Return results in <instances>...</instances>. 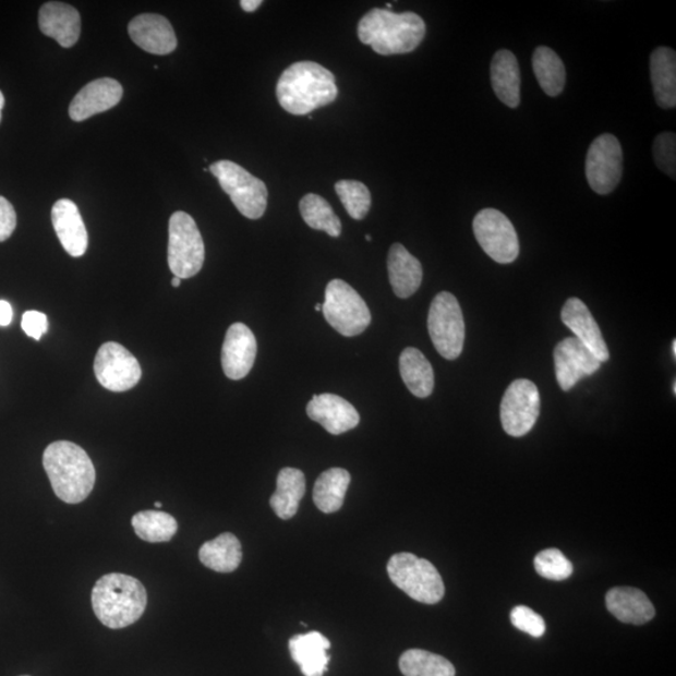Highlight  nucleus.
Returning <instances> with one entry per match:
<instances>
[{
  "instance_id": "34",
  "label": "nucleus",
  "mask_w": 676,
  "mask_h": 676,
  "mask_svg": "<svg viewBox=\"0 0 676 676\" xmlns=\"http://www.w3.org/2000/svg\"><path fill=\"white\" fill-rule=\"evenodd\" d=\"M405 676H455V666L442 655L421 649H410L400 657Z\"/></svg>"
},
{
  "instance_id": "44",
  "label": "nucleus",
  "mask_w": 676,
  "mask_h": 676,
  "mask_svg": "<svg viewBox=\"0 0 676 676\" xmlns=\"http://www.w3.org/2000/svg\"><path fill=\"white\" fill-rule=\"evenodd\" d=\"M181 283H182L181 278H179V277H173V280H172V286H173V287H180V286H181Z\"/></svg>"
},
{
  "instance_id": "4",
  "label": "nucleus",
  "mask_w": 676,
  "mask_h": 676,
  "mask_svg": "<svg viewBox=\"0 0 676 676\" xmlns=\"http://www.w3.org/2000/svg\"><path fill=\"white\" fill-rule=\"evenodd\" d=\"M44 467L55 494L67 504H80L96 484V469L88 454L71 442L50 444Z\"/></svg>"
},
{
  "instance_id": "46",
  "label": "nucleus",
  "mask_w": 676,
  "mask_h": 676,
  "mask_svg": "<svg viewBox=\"0 0 676 676\" xmlns=\"http://www.w3.org/2000/svg\"><path fill=\"white\" fill-rule=\"evenodd\" d=\"M673 354H674V359L676 358V341H673Z\"/></svg>"
},
{
  "instance_id": "6",
  "label": "nucleus",
  "mask_w": 676,
  "mask_h": 676,
  "mask_svg": "<svg viewBox=\"0 0 676 676\" xmlns=\"http://www.w3.org/2000/svg\"><path fill=\"white\" fill-rule=\"evenodd\" d=\"M168 266L174 277L196 276L205 264L206 251L194 219L185 213H176L168 227Z\"/></svg>"
},
{
  "instance_id": "38",
  "label": "nucleus",
  "mask_w": 676,
  "mask_h": 676,
  "mask_svg": "<svg viewBox=\"0 0 676 676\" xmlns=\"http://www.w3.org/2000/svg\"><path fill=\"white\" fill-rule=\"evenodd\" d=\"M510 619L515 628L529 633L532 638H541L546 631L543 616H540L528 606H515L511 611Z\"/></svg>"
},
{
  "instance_id": "5",
  "label": "nucleus",
  "mask_w": 676,
  "mask_h": 676,
  "mask_svg": "<svg viewBox=\"0 0 676 676\" xmlns=\"http://www.w3.org/2000/svg\"><path fill=\"white\" fill-rule=\"evenodd\" d=\"M394 584L422 604H437L445 595L442 575L433 564L410 553L395 554L387 564Z\"/></svg>"
},
{
  "instance_id": "26",
  "label": "nucleus",
  "mask_w": 676,
  "mask_h": 676,
  "mask_svg": "<svg viewBox=\"0 0 676 676\" xmlns=\"http://www.w3.org/2000/svg\"><path fill=\"white\" fill-rule=\"evenodd\" d=\"M650 77H652L656 104L664 109L676 106V53L667 47H659L650 56Z\"/></svg>"
},
{
  "instance_id": "24",
  "label": "nucleus",
  "mask_w": 676,
  "mask_h": 676,
  "mask_svg": "<svg viewBox=\"0 0 676 676\" xmlns=\"http://www.w3.org/2000/svg\"><path fill=\"white\" fill-rule=\"evenodd\" d=\"M388 278L397 298L409 299L420 289L422 266L401 243L393 244L387 257Z\"/></svg>"
},
{
  "instance_id": "11",
  "label": "nucleus",
  "mask_w": 676,
  "mask_h": 676,
  "mask_svg": "<svg viewBox=\"0 0 676 676\" xmlns=\"http://www.w3.org/2000/svg\"><path fill=\"white\" fill-rule=\"evenodd\" d=\"M539 388L530 379L514 382L503 397L500 405L502 424L507 435L522 437L535 426L540 415Z\"/></svg>"
},
{
  "instance_id": "20",
  "label": "nucleus",
  "mask_w": 676,
  "mask_h": 676,
  "mask_svg": "<svg viewBox=\"0 0 676 676\" xmlns=\"http://www.w3.org/2000/svg\"><path fill=\"white\" fill-rule=\"evenodd\" d=\"M55 231L68 255L82 257L88 249V232L77 205L71 200H59L52 208Z\"/></svg>"
},
{
  "instance_id": "18",
  "label": "nucleus",
  "mask_w": 676,
  "mask_h": 676,
  "mask_svg": "<svg viewBox=\"0 0 676 676\" xmlns=\"http://www.w3.org/2000/svg\"><path fill=\"white\" fill-rule=\"evenodd\" d=\"M129 33L135 46L152 55L166 56L177 48L174 29L164 15L135 16L129 25Z\"/></svg>"
},
{
  "instance_id": "27",
  "label": "nucleus",
  "mask_w": 676,
  "mask_h": 676,
  "mask_svg": "<svg viewBox=\"0 0 676 676\" xmlns=\"http://www.w3.org/2000/svg\"><path fill=\"white\" fill-rule=\"evenodd\" d=\"M306 493V478L299 469L285 468L278 473L276 492L269 498L278 518L290 520L299 511L302 497Z\"/></svg>"
},
{
  "instance_id": "14",
  "label": "nucleus",
  "mask_w": 676,
  "mask_h": 676,
  "mask_svg": "<svg viewBox=\"0 0 676 676\" xmlns=\"http://www.w3.org/2000/svg\"><path fill=\"white\" fill-rule=\"evenodd\" d=\"M554 362L557 384L563 391H570L580 379L594 375L602 367L595 354L575 337L556 345Z\"/></svg>"
},
{
  "instance_id": "3",
  "label": "nucleus",
  "mask_w": 676,
  "mask_h": 676,
  "mask_svg": "<svg viewBox=\"0 0 676 676\" xmlns=\"http://www.w3.org/2000/svg\"><path fill=\"white\" fill-rule=\"evenodd\" d=\"M92 606L99 621L109 629H123L138 621L147 607L142 582L125 574H107L92 591Z\"/></svg>"
},
{
  "instance_id": "35",
  "label": "nucleus",
  "mask_w": 676,
  "mask_h": 676,
  "mask_svg": "<svg viewBox=\"0 0 676 676\" xmlns=\"http://www.w3.org/2000/svg\"><path fill=\"white\" fill-rule=\"evenodd\" d=\"M335 190L348 214L353 218L363 219L371 208V193L365 184L359 181L342 180L337 182Z\"/></svg>"
},
{
  "instance_id": "13",
  "label": "nucleus",
  "mask_w": 676,
  "mask_h": 676,
  "mask_svg": "<svg viewBox=\"0 0 676 676\" xmlns=\"http://www.w3.org/2000/svg\"><path fill=\"white\" fill-rule=\"evenodd\" d=\"M95 374L107 390L124 393L140 383L142 369L138 360L122 345L107 342L96 354Z\"/></svg>"
},
{
  "instance_id": "45",
  "label": "nucleus",
  "mask_w": 676,
  "mask_h": 676,
  "mask_svg": "<svg viewBox=\"0 0 676 676\" xmlns=\"http://www.w3.org/2000/svg\"><path fill=\"white\" fill-rule=\"evenodd\" d=\"M315 311L323 312V303H317L315 306Z\"/></svg>"
},
{
  "instance_id": "25",
  "label": "nucleus",
  "mask_w": 676,
  "mask_h": 676,
  "mask_svg": "<svg viewBox=\"0 0 676 676\" xmlns=\"http://www.w3.org/2000/svg\"><path fill=\"white\" fill-rule=\"evenodd\" d=\"M490 79L495 95L509 108L520 105V68L517 57L510 50L502 49L495 53L490 65Z\"/></svg>"
},
{
  "instance_id": "41",
  "label": "nucleus",
  "mask_w": 676,
  "mask_h": 676,
  "mask_svg": "<svg viewBox=\"0 0 676 676\" xmlns=\"http://www.w3.org/2000/svg\"><path fill=\"white\" fill-rule=\"evenodd\" d=\"M13 309L10 302L0 300V327H7L12 324Z\"/></svg>"
},
{
  "instance_id": "32",
  "label": "nucleus",
  "mask_w": 676,
  "mask_h": 676,
  "mask_svg": "<svg viewBox=\"0 0 676 676\" xmlns=\"http://www.w3.org/2000/svg\"><path fill=\"white\" fill-rule=\"evenodd\" d=\"M135 534L147 543H167L179 530V523L172 515L157 510L135 514L132 519Z\"/></svg>"
},
{
  "instance_id": "9",
  "label": "nucleus",
  "mask_w": 676,
  "mask_h": 676,
  "mask_svg": "<svg viewBox=\"0 0 676 676\" xmlns=\"http://www.w3.org/2000/svg\"><path fill=\"white\" fill-rule=\"evenodd\" d=\"M427 327L436 351L446 360H456L463 350L464 323L458 299L442 292L431 302Z\"/></svg>"
},
{
  "instance_id": "36",
  "label": "nucleus",
  "mask_w": 676,
  "mask_h": 676,
  "mask_svg": "<svg viewBox=\"0 0 676 676\" xmlns=\"http://www.w3.org/2000/svg\"><path fill=\"white\" fill-rule=\"evenodd\" d=\"M534 565L540 577L547 580H566L571 577L574 571L571 562L557 548H546V551L539 553Z\"/></svg>"
},
{
  "instance_id": "1",
  "label": "nucleus",
  "mask_w": 676,
  "mask_h": 676,
  "mask_svg": "<svg viewBox=\"0 0 676 676\" xmlns=\"http://www.w3.org/2000/svg\"><path fill=\"white\" fill-rule=\"evenodd\" d=\"M277 99L285 111L306 116L338 96L333 72L315 62L293 63L277 82Z\"/></svg>"
},
{
  "instance_id": "31",
  "label": "nucleus",
  "mask_w": 676,
  "mask_h": 676,
  "mask_svg": "<svg viewBox=\"0 0 676 676\" xmlns=\"http://www.w3.org/2000/svg\"><path fill=\"white\" fill-rule=\"evenodd\" d=\"M532 70L547 96L556 97L563 93L566 83L565 65L552 48L540 46L535 49Z\"/></svg>"
},
{
  "instance_id": "2",
  "label": "nucleus",
  "mask_w": 676,
  "mask_h": 676,
  "mask_svg": "<svg viewBox=\"0 0 676 676\" xmlns=\"http://www.w3.org/2000/svg\"><path fill=\"white\" fill-rule=\"evenodd\" d=\"M363 45L382 56L405 55L415 50L426 36V24L412 12L394 13L374 8L362 16L358 27Z\"/></svg>"
},
{
  "instance_id": "17",
  "label": "nucleus",
  "mask_w": 676,
  "mask_h": 676,
  "mask_svg": "<svg viewBox=\"0 0 676 676\" xmlns=\"http://www.w3.org/2000/svg\"><path fill=\"white\" fill-rule=\"evenodd\" d=\"M123 97L121 83L113 79H100L84 86L72 100L70 116L82 122L104 113L120 104Z\"/></svg>"
},
{
  "instance_id": "30",
  "label": "nucleus",
  "mask_w": 676,
  "mask_h": 676,
  "mask_svg": "<svg viewBox=\"0 0 676 676\" xmlns=\"http://www.w3.org/2000/svg\"><path fill=\"white\" fill-rule=\"evenodd\" d=\"M350 483L348 470L334 468L321 473L314 487V502L318 510L325 514L340 510Z\"/></svg>"
},
{
  "instance_id": "47",
  "label": "nucleus",
  "mask_w": 676,
  "mask_h": 676,
  "mask_svg": "<svg viewBox=\"0 0 676 676\" xmlns=\"http://www.w3.org/2000/svg\"><path fill=\"white\" fill-rule=\"evenodd\" d=\"M366 241L371 242L372 241V237L370 234H366L365 237Z\"/></svg>"
},
{
  "instance_id": "37",
  "label": "nucleus",
  "mask_w": 676,
  "mask_h": 676,
  "mask_svg": "<svg viewBox=\"0 0 676 676\" xmlns=\"http://www.w3.org/2000/svg\"><path fill=\"white\" fill-rule=\"evenodd\" d=\"M653 154L655 164L661 171L675 180L676 174V137L675 133L664 132L654 141Z\"/></svg>"
},
{
  "instance_id": "39",
  "label": "nucleus",
  "mask_w": 676,
  "mask_h": 676,
  "mask_svg": "<svg viewBox=\"0 0 676 676\" xmlns=\"http://www.w3.org/2000/svg\"><path fill=\"white\" fill-rule=\"evenodd\" d=\"M22 328L25 334L39 341L48 333V318L39 311H27L22 318Z\"/></svg>"
},
{
  "instance_id": "40",
  "label": "nucleus",
  "mask_w": 676,
  "mask_h": 676,
  "mask_svg": "<svg viewBox=\"0 0 676 676\" xmlns=\"http://www.w3.org/2000/svg\"><path fill=\"white\" fill-rule=\"evenodd\" d=\"M16 227V214L12 203L0 196V242H4L13 234Z\"/></svg>"
},
{
  "instance_id": "28",
  "label": "nucleus",
  "mask_w": 676,
  "mask_h": 676,
  "mask_svg": "<svg viewBox=\"0 0 676 676\" xmlns=\"http://www.w3.org/2000/svg\"><path fill=\"white\" fill-rule=\"evenodd\" d=\"M400 374L409 391L426 399L434 393L435 375L425 354L415 348L405 349L400 357Z\"/></svg>"
},
{
  "instance_id": "16",
  "label": "nucleus",
  "mask_w": 676,
  "mask_h": 676,
  "mask_svg": "<svg viewBox=\"0 0 676 676\" xmlns=\"http://www.w3.org/2000/svg\"><path fill=\"white\" fill-rule=\"evenodd\" d=\"M306 411L312 421L318 422L331 435H342L360 424L353 405L333 394L314 395Z\"/></svg>"
},
{
  "instance_id": "33",
  "label": "nucleus",
  "mask_w": 676,
  "mask_h": 676,
  "mask_svg": "<svg viewBox=\"0 0 676 676\" xmlns=\"http://www.w3.org/2000/svg\"><path fill=\"white\" fill-rule=\"evenodd\" d=\"M300 213L303 221L312 230L324 231L331 237H340L342 231L340 218L336 216L331 205L318 194H306L300 202Z\"/></svg>"
},
{
  "instance_id": "10",
  "label": "nucleus",
  "mask_w": 676,
  "mask_h": 676,
  "mask_svg": "<svg viewBox=\"0 0 676 676\" xmlns=\"http://www.w3.org/2000/svg\"><path fill=\"white\" fill-rule=\"evenodd\" d=\"M473 233L476 240L497 264H512L519 257L520 243L509 218L500 210L485 208L473 218Z\"/></svg>"
},
{
  "instance_id": "43",
  "label": "nucleus",
  "mask_w": 676,
  "mask_h": 676,
  "mask_svg": "<svg viewBox=\"0 0 676 676\" xmlns=\"http://www.w3.org/2000/svg\"><path fill=\"white\" fill-rule=\"evenodd\" d=\"M4 105H5V98H4L2 90H0V122H2V112H3Z\"/></svg>"
},
{
  "instance_id": "7",
  "label": "nucleus",
  "mask_w": 676,
  "mask_h": 676,
  "mask_svg": "<svg viewBox=\"0 0 676 676\" xmlns=\"http://www.w3.org/2000/svg\"><path fill=\"white\" fill-rule=\"evenodd\" d=\"M209 171L216 177L242 216L259 219L265 215L268 191L264 181L231 160H218L210 165Z\"/></svg>"
},
{
  "instance_id": "15",
  "label": "nucleus",
  "mask_w": 676,
  "mask_h": 676,
  "mask_svg": "<svg viewBox=\"0 0 676 676\" xmlns=\"http://www.w3.org/2000/svg\"><path fill=\"white\" fill-rule=\"evenodd\" d=\"M257 357L255 335L244 324H233L225 337L222 348V369L225 375L239 382L246 377Z\"/></svg>"
},
{
  "instance_id": "19",
  "label": "nucleus",
  "mask_w": 676,
  "mask_h": 676,
  "mask_svg": "<svg viewBox=\"0 0 676 676\" xmlns=\"http://www.w3.org/2000/svg\"><path fill=\"white\" fill-rule=\"evenodd\" d=\"M562 321L575 338L587 346L600 362L603 363L611 359L602 331L584 302L577 298L566 301L562 311Z\"/></svg>"
},
{
  "instance_id": "23",
  "label": "nucleus",
  "mask_w": 676,
  "mask_h": 676,
  "mask_svg": "<svg viewBox=\"0 0 676 676\" xmlns=\"http://www.w3.org/2000/svg\"><path fill=\"white\" fill-rule=\"evenodd\" d=\"M290 653L304 676H323L327 672L331 642L318 631L299 633L290 639Z\"/></svg>"
},
{
  "instance_id": "29",
  "label": "nucleus",
  "mask_w": 676,
  "mask_h": 676,
  "mask_svg": "<svg viewBox=\"0 0 676 676\" xmlns=\"http://www.w3.org/2000/svg\"><path fill=\"white\" fill-rule=\"evenodd\" d=\"M200 560L217 572H233L242 562V545L231 532L207 541L200 548Z\"/></svg>"
},
{
  "instance_id": "8",
  "label": "nucleus",
  "mask_w": 676,
  "mask_h": 676,
  "mask_svg": "<svg viewBox=\"0 0 676 676\" xmlns=\"http://www.w3.org/2000/svg\"><path fill=\"white\" fill-rule=\"evenodd\" d=\"M324 316L336 331L345 337L361 335L371 324V312L361 295L342 280L326 287Z\"/></svg>"
},
{
  "instance_id": "12",
  "label": "nucleus",
  "mask_w": 676,
  "mask_h": 676,
  "mask_svg": "<svg viewBox=\"0 0 676 676\" xmlns=\"http://www.w3.org/2000/svg\"><path fill=\"white\" fill-rule=\"evenodd\" d=\"M586 172L591 190L597 194H608L618 188L623 176V149L615 135L605 133L591 143Z\"/></svg>"
},
{
  "instance_id": "49",
  "label": "nucleus",
  "mask_w": 676,
  "mask_h": 676,
  "mask_svg": "<svg viewBox=\"0 0 676 676\" xmlns=\"http://www.w3.org/2000/svg\"><path fill=\"white\" fill-rule=\"evenodd\" d=\"M24 676H27V675H24Z\"/></svg>"
},
{
  "instance_id": "22",
  "label": "nucleus",
  "mask_w": 676,
  "mask_h": 676,
  "mask_svg": "<svg viewBox=\"0 0 676 676\" xmlns=\"http://www.w3.org/2000/svg\"><path fill=\"white\" fill-rule=\"evenodd\" d=\"M606 607L625 624L642 625L655 616V607L645 593L636 588H614L607 591Z\"/></svg>"
},
{
  "instance_id": "48",
  "label": "nucleus",
  "mask_w": 676,
  "mask_h": 676,
  "mask_svg": "<svg viewBox=\"0 0 676 676\" xmlns=\"http://www.w3.org/2000/svg\"><path fill=\"white\" fill-rule=\"evenodd\" d=\"M155 506L157 507V509H160V507H162V504L156 503Z\"/></svg>"
},
{
  "instance_id": "21",
  "label": "nucleus",
  "mask_w": 676,
  "mask_h": 676,
  "mask_svg": "<svg viewBox=\"0 0 676 676\" xmlns=\"http://www.w3.org/2000/svg\"><path fill=\"white\" fill-rule=\"evenodd\" d=\"M38 22L41 33L56 39L63 48L73 47L80 39L81 15L70 4L49 2L41 5Z\"/></svg>"
},
{
  "instance_id": "42",
  "label": "nucleus",
  "mask_w": 676,
  "mask_h": 676,
  "mask_svg": "<svg viewBox=\"0 0 676 676\" xmlns=\"http://www.w3.org/2000/svg\"><path fill=\"white\" fill-rule=\"evenodd\" d=\"M240 4L244 12L252 13L258 10L262 2L261 0H241Z\"/></svg>"
}]
</instances>
